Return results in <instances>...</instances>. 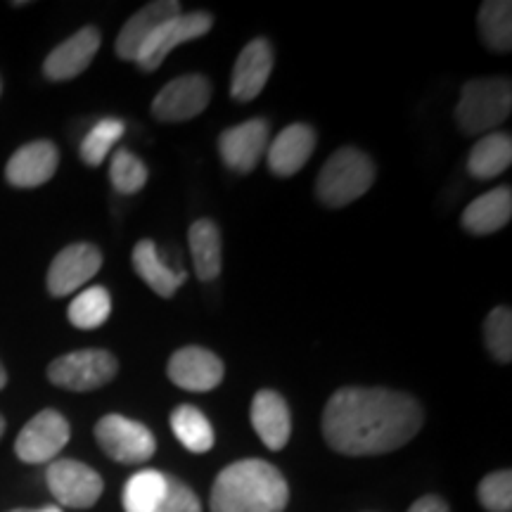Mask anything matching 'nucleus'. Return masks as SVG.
I'll return each instance as SVG.
<instances>
[{
	"label": "nucleus",
	"instance_id": "9b49d317",
	"mask_svg": "<svg viewBox=\"0 0 512 512\" xmlns=\"http://www.w3.org/2000/svg\"><path fill=\"white\" fill-rule=\"evenodd\" d=\"M102 266V252L88 242H76V245L64 247L55 256L48 268V292L53 297H67V294L79 292Z\"/></svg>",
	"mask_w": 512,
	"mask_h": 512
},
{
	"label": "nucleus",
	"instance_id": "bb28decb",
	"mask_svg": "<svg viewBox=\"0 0 512 512\" xmlns=\"http://www.w3.org/2000/svg\"><path fill=\"white\" fill-rule=\"evenodd\" d=\"M112 313V299L105 287L95 285L86 287L81 294H76L69 304V320L79 330H95L107 323Z\"/></svg>",
	"mask_w": 512,
	"mask_h": 512
},
{
	"label": "nucleus",
	"instance_id": "7c9ffc66",
	"mask_svg": "<svg viewBox=\"0 0 512 512\" xmlns=\"http://www.w3.org/2000/svg\"><path fill=\"white\" fill-rule=\"evenodd\" d=\"M479 503L489 512H510L512 510V472L498 470L486 475L477 486Z\"/></svg>",
	"mask_w": 512,
	"mask_h": 512
},
{
	"label": "nucleus",
	"instance_id": "72a5a7b5",
	"mask_svg": "<svg viewBox=\"0 0 512 512\" xmlns=\"http://www.w3.org/2000/svg\"><path fill=\"white\" fill-rule=\"evenodd\" d=\"M5 384H8V373H5L3 363H0V389H3V387H5Z\"/></svg>",
	"mask_w": 512,
	"mask_h": 512
},
{
	"label": "nucleus",
	"instance_id": "dca6fc26",
	"mask_svg": "<svg viewBox=\"0 0 512 512\" xmlns=\"http://www.w3.org/2000/svg\"><path fill=\"white\" fill-rule=\"evenodd\" d=\"M100 48V31L95 27H83L60 43L43 62V72L53 81H67L83 74Z\"/></svg>",
	"mask_w": 512,
	"mask_h": 512
},
{
	"label": "nucleus",
	"instance_id": "a211bd4d",
	"mask_svg": "<svg viewBox=\"0 0 512 512\" xmlns=\"http://www.w3.org/2000/svg\"><path fill=\"white\" fill-rule=\"evenodd\" d=\"M313 147H316V133H313L311 126H287L275 136L273 143H268V169L280 178L294 176L297 171L304 169L306 162H309V157L313 155Z\"/></svg>",
	"mask_w": 512,
	"mask_h": 512
},
{
	"label": "nucleus",
	"instance_id": "a878e982",
	"mask_svg": "<svg viewBox=\"0 0 512 512\" xmlns=\"http://www.w3.org/2000/svg\"><path fill=\"white\" fill-rule=\"evenodd\" d=\"M171 430L174 437L190 453H209L214 448V427L200 408L183 403L171 413Z\"/></svg>",
	"mask_w": 512,
	"mask_h": 512
},
{
	"label": "nucleus",
	"instance_id": "5701e85b",
	"mask_svg": "<svg viewBox=\"0 0 512 512\" xmlns=\"http://www.w3.org/2000/svg\"><path fill=\"white\" fill-rule=\"evenodd\" d=\"M512 164V138L508 133H486L470 150L467 171L475 178H496Z\"/></svg>",
	"mask_w": 512,
	"mask_h": 512
},
{
	"label": "nucleus",
	"instance_id": "2eb2a0df",
	"mask_svg": "<svg viewBox=\"0 0 512 512\" xmlns=\"http://www.w3.org/2000/svg\"><path fill=\"white\" fill-rule=\"evenodd\" d=\"M60 152L50 140H34L19 147L5 166V178L15 188H38L55 176Z\"/></svg>",
	"mask_w": 512,
	"mask_h": 512
},
{
	"label": "nucleus",
	"instance_id": "412c9836",
	"mask_svg": "<svg viewBox=\"0 0 512 512\" xmlns=\"http://www.w3.org/2000/svg\"><path fill=\"white\" fill-rule=\"evenodd\" d=\"M133 268H136L138 278L145 280L152 287V292L159 297L171 299L181 290V285L188 280V273L171 268L159 254V247L152 240H140L133 249Z\"/></svg>",
	"mask_w": 512,
	"mask_h": 512
},
{
	"label": "nucleus",
	"instance_id": "b1692460",
	"mask_svg": "<svg viewBox=\"0 0 512 512\" xmlns=\"http://www.w3.org/2000/svg\"><path fill=\"white\" fill-rule=\"evenodd\" d=\"M479 36L491 53L505 55L512 50V3L510 0H489L482 3L477 15Z\"/></svg>",
	"mask_w": 512,
	"mask_h": 512
},
{
	"label": "nucleus",
	"instance_id": "c85d7f7f",
	"mask_svg": "<svg viewBox=\"0 0 512 512\" xmlns=\"http://www.w3.org/2000/svg\"><path fill=\"white\" fill-rule=\"evenodd\" d=\"M484 342L489 354L498 363L512 361V311L510 306H498L486 316Z\"/></svg>",
	"mask_w": 512,
	"mask_h": 512
},
{
	"label": "nucleus",
	"instance_id": "6e6552de",
	"mask_svg": "<svg viewBox=\"0 0 512 512\" xmlns=\"http://www.w3.org/2000/svg\"><path fill=\"white\" fill-rule=\"evenodd\" d=\"M46 482L57 503L76 510L93 508L100 501L102 489H105L102 477L93 467L72 458L53 460L48 465Z\"/></svg>",
	"mask_w": 512,
	"mask_h": 512
},
{
	"label": "nucleus",
	"instance_id": "ddd939ff",
	"mask_svg": "<svg viewBox=\"0 0 512 512\" xmlns=\"http://www.w3.org/2000/svg\"><path fill=\"white\" fill-rule=\"evenodd\" d=\"M268 121L266 119H249L245 124L226 128L219 138V152L228 169L249 174L261 162V157L268 150Z\"/></svg>",
	"mask_w": 512,
	"mask_h": 512
},
{
	"label": "nucleus",
	"instance_id": "aec40b11",
	"mask_svg": "<svg viewBox=\"0 0 512 512\" xmlns=\"http://www.w3.org/2000/svg\"><path fill=\"white\" fill-rule=\"evenodd\" d=\"M510 216L512 190L508 185H501V188L484 192L477 200L467 204L463 211V219H460V226L472 235H491L508 226Z\"/></svg>",
	"mask_w": 512,
	"mask_h": 512
},
{
	"label": "nucleus",
	"instance_id": "f257e3e1",
	"mask_svg": "<svg viewBox=\"0 0 512 512\" xmlns=\"http://www.w3.org/2000/svg\"><path fill=\"white\" fill-rule=\"evenodd\" d=\"M425 413L413 396L384 387H344L323 411V437L342 456H384L420 432Z\"/></svg>",
	"mask_w": 512,
	"mask_h": 512
},
{
	"label": "nucleus",
	"instance_id": "c9c22d12",
	"mask_svg": "<svg viewBox=\"0 0 512 512\" xmlns=\"http://www.w3.org/2000/svg\"><path fill=\"white\" fill-rule=\"evenodd\" d=\"M3 434H5V418L0 415V439H3Z\"/></svg>",
	"mask_w": 512,
	"mask_h": 512
},
{
	"label": "nucleus",
	"instance_id": "423d86ee",
	"mask_svg": "<svg viewBox=\"0 0 512 512\" xmlns=\"http://www.w3.org/2000/svg\"><path fill=\"white\" fill-rule=\"evenodd\" d=\"M95 439L112 460L124 465H143L155 456L157 439L143 422L110 413L95 425Z\"/></svg>",
	"mask_w": 512,
	"mask_h": 512
},
{
	"label": "nucleus",
	"instance_id": "39448f33",
	"mask_svg": "<svg viewBox=\"0 0 512 512\" xmlns=\"http://www.w3.org/2000/svg\"><path fill=\"white\" fill-rule=\"evenodd\" d=\"M119 363L105 349H79L50 363L48 380L69 392H93L117 377Z\"/></svg>",
	"mask_w": 512,
	"mask_h": 512
},
{
	"label": "nucleus",
	"instance_id": "4468645a",
	"mask_svg": "<svg viewBox=\"0 0 512 512\" xmlns=\"http://www.w3.org/2000/svg\"><path fill=\"white\" fill-rule=\"evenodd\" d=\"M273 72V48L266 38L249 41L238 55L230 79V98L238 102H249L259 98L264 91L268 76Z\"/></svg>",
	"mask_w": 512,
	"mask_h": 512
},
{
	"label": "nucleus",
	"instance_id": "7ed1b4c3",
	"mask_svg": "<svg viewBox=\"0 0 512 512\" xmlns=\"http://www.w3.org/2000/svg\"><path fill=\"white\" fill-rule=\"evenodd\" d=\"M512 86L503 76L467 81L456 107L458 128L465 136H486L510 117Z\"/></svg>",
	"mask_w": 512,
	"mask_h": 512
},
{
	"label": "nucleus",
	"instance_id": "cd10ccee",
	"mask_svg": "<svg viewBox=\"0 0 512 512\" xmlns=\"http://www.w3.org/2000/svg\"><path fill=\"white\" fill-rule=\"evenodd\" d=\"M126 124L121 119H102L95 124L86 138L81 140V159L88 166H100L105 162L112 147L124 138Z\"/></svg>",
	"mask_w": 512,
	"mask_h": 512
},
{
	"label": "nucleus",
	"instance_id": "6ab92c4d",
	"mask_svg": "<svg viewBox=\"0 0 512 512\" xmlns=\"http://www.w3.org/2000/svg\"><path fill=\"white\" fill-rule=\"evenodd\" d=\"M249 418H252L254 432L259 434V439L264 441L266 448H271V451H283L292 434L290 408H287V401L283 396L273 392V389H261V392H256L252 399Z\"/></svg>",
	"mask_w": 512,
	"mask_h": 512
},
{
	"label": "nucleus",
	"instance_id": "2f4dec72",
	"mask_svg": "<svg viewBox=\"0 0 512 512\" xmlns=\"http://www.w3.org/2000/svg\"><path fill=\"white\" fill-rule=\"evenodd\" d=\"M159 512H202V505L188 484L169 475V479H166V496Z\"/></svg>",
	"mask_w": 512,
	"mask_h": 512
},
{
	"label": "nucleus",
	"instance_id": "f3484780",
	"mask_svg": "<svg viewBox=\"0 0 512 512\" xmlns=\"http://www.w3.org/2000/svg\"><path fill=\"white\" fill-rule=\"evenodd\" d=\"M176 15H181V3H176V0H157V3L145 5L119 31L117 46H114L117 48V55L121 60L136 62L140 50L145 48V43L150 41L152 34Z\"/></svg>",
	"mask_w": 512,
	"mask_h": 512
},
{
	"label": "nucleus",
	"instance_id": "f03ea898",
	"mask_svg": "<svg viewBox=\"0 0 512 512\" xmlns=\"http://www.w3.org/2000/svg\"><path fill=\"white\" fill-rule=\"evenodd\" d=\"M290 486L278 467L259 458L238 460L219 472L211 489V512H283Z\"/></svg>",
	"mask_w": 512,
	"mask_h": 512
},
{
	"label": "nucleus",
	"instance_id": "f8f14e48",
	"mask_svg": "<svg viewBox=\"0 0 512 512\" xmlns=\"http://www.w3.org/2000/svg\"><path fill=\"white\" fill-rule=\"evenodd\" d=\"M169 380L185 392H211L223 382L226 368L214 351L204 347H183L169 358Z\"/></svg>",
	"mask_w": 512,
	"mask_h": 512
},
{
	"label": "nucleus",
	"instance_id": "20e7f679",
	"mask_svg": "<svg viewBox=\"0 0 512 512\" xmlns=\"http://www.w3.org/2000/svg\"><path fill=\"white\" fill-rule=\"evenodd\" d=\"M375 164L366 152L342 147L325 162L316 181L318 200L330 209H342L373 188Z\"/></svg>",
	"mask_w": 512,
	"mask_h": 512
},
{
	"label": "nucleus",
	"instance_id": "9d476101",
	"mask_svg": "<svg viewBox=\"0 0 512 512\" xmlns=\"http://www.w3.org/2000/svg\"><path fill=\"white\" fill-rule=\"evenodd\" d=\"M211 100V83L202 74H185L169 81L152 100V117L178 124L200 117Z\"/></svg>",
	"mask_w": 512,
	"mask_h": 512
},
{
	"label": "nucleus",
	"instance_id": "0eeeda50",
	"mask_svg": "<svg viewBox=\"0 0 512 512\" xmlns=\"http://www.w3.org/2000/svg\"><path fill=\"white\" fill-rule=\"evenodd\" d=\"M69 437H72V430H69L67 418L53 408H46L22 427L15 441V453L29 465L53 463L62 448L69 444Z\"/></svg>",
	"mask_w": 512,
	"mask_h": 512
},
{
	"label": "nucleus",
	"instance_id": "1a4fd4ad",
	"mask_svg": "<svg viewBox=\"0 0 512 512\" xmlns=\"http://www.w3.org/2000/svg\"><path fill=\"white\" fill-rule=\"evenodd\" d=\"M211 27H214V17L209 12H181V15L171 17L169 22H164L152 34L145 48L140 50L136 64L143 72H155V69L162 67L171 50L181 46V43L207 36Z\"/></svg>",
	"mask_w": 512,
	"mask_h": 512
},
{
	"label": "nucleus",
	"instance_id": "f704fd0d",
	"mask_svg": "<svg viewBox=\"0 0 512 512\" xmlns=\"http://www.w3.org/2000/svg\"><path fill=\"white\" fill-rule=\"evenodd\" d=\"M29 512H62V508H57V505H46V508H38V510H29Z\"/></svg>",
	"mask_w": 512,
	"mask_h": 512
},
{
	"label": "nucleus",
	"instance_id": "4c0bfd02",
	"mask_svg": "<svg viewBox=\"0 0 512 512\" xmlns=\"http://www.w3.org/2000/svg\"><path fill=\"white\" fill-rule=\"evenodd\" d=\"M0 93H3V83H0Z\"/></svg>",
	"mask_w": 512,
	"mask_h": 512
},
{
	"label": "nucleus",
	"instance_id": "393cba45",
	"mask_svg": "<svg viewBox=\"0 0 512 512\" xmlns=\"http://www.w3.org/2000/svg\"><path fill=\"white\" fill-rule=\"evenodd\" d=\"M169 475L159 470H140L128 479L121 494L126 512H159L166 496Z\"/></svg>",
	"mask_w": 512,
	"mask_h": 512
},
{
	"label": "nucleus",
	"instance_id": "e433bc0d",
	"mask_svg": "<svg viewBox=\"0 0 512 512\" xmlns=\"http://www.w3.org/2000/svg\"><path fill=\"white\" fill-rule=\"evenodd\" d=\"M10 512H29L27 508H17V510H10Z\"/></svg>",
	"mask_w": 512,
	"mask_h": 512
},
{
	"label": "nucleus",
	"instance_id": "c756f323",
	"mask_svg": "<svg viewBox=\"0 0 512 512\" xmlns=\"http://www.w3.org/2000/svg\"><path fill=\"white\" fill-rule=\"evenodd\" d=\"M112 185L121 195H133V192L143 190L147 183V166L140 157L128 150H117L110 164Z\"/></svg>",
	"mask_w": 512,
	"mask_h": 512
},
{
	"label": "nucleus",
	"instance_id": "473e14b6",
	"mask_svg": "<svg viewBox=\"0 0 512 512\" xmlns=\"http://www.w3.org/2000/svg\"><path fill=\"white\" fill-rule=\"evenodd\" d=\"M408 512H451L448 510V503L439 496H422L411 505Z\"/></svg>",
	"mask_w": 512,
	"mask_h": 512
},
{
	"label": "nucleus",
	"instance_id": "4be33fe9",
	"mask_svg": "<svg viewBox=\"0 0 512 512\" xmlns=\"http://www.w3.org/2000/svg\"><path fill=\"white\" fill-rule=\"evenodd\" d=\"M190 254L192 264H195V273L200 275L204 283L219 278L223 259H221V230L216 228L214 221L200 219L195 221L188 230Z\"/></svg>",
	"mask_w": 512,
	"mask_h": 512
}]
</instances>
